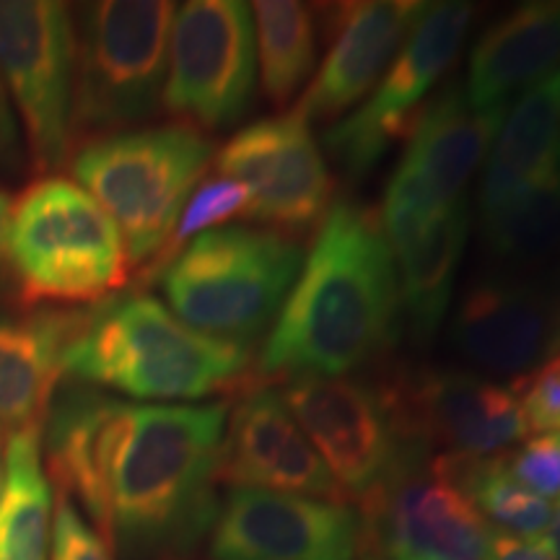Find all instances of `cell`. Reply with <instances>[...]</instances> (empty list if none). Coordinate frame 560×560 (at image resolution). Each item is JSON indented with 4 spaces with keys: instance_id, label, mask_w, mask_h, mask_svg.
Masks as SVG:
<instances>
[{
    "instance_id": "10",
    "label": "cell",
    "mask_w": 560,
    "mask_h": 560,
    "mask_svg": "<svg viewBox=\"0 0 560 560\" xmlns=\"http://www.w3.org/2000/svg\"><path fill=\"white\" fill-rule=\"evenodd\" d=\"M506 109H475L457 81L431 96L405 138L376 213L392 249L465 200L462 192L488 159Z\"/></svg>"
},
{
    "instance_id": "17",
    "label": "cell",
    "mask_w": 560,
    "mask_h": 560,
    "mask_svg": "<svg viewBox=\"0 0 560 560\" xmlns=\"http://www.w3.org/2000/svg\"><path fill=\"white\" fill-rule=\"evenodd\" d=\"M219 482L346 501L312 441L291 416L280 389L252 387L229 410L221 441Z\"/></svg>"
},
{
    "instance_id": "1",
    "label": "cell",
    "mask_w": 560,
    "mask_h": 560,
    "mask_svg": "<svg viewBox=\"0 0 560 560\" xmlns=\"http://www.w3.org/2000/svg\"><path fill=\"white\" fill-rule=\"evenodd\" d=\"M395 255L376 210L332 202L265 340L270 376L338 380L369 366L400 332Z\"/></svg>"
},
{
    "instance_id": "32",
    "label": "cell",
    "mask_w": 560,
    "mask_h": 560,
    "mask_svg": "<svg viewBox=\"0 0 560 560\" xmlns=\"http://www.w3.org/2000/svg\"><path fill=\"white\" fill-rule=\"evenodd\" d=\"M511 387L520 397L529 431L560 433V355Z\"/></svg>"
},
{
    "instance_id": "28",
    "label": "cell",
    "mask_w": 560,
    "mask_h": 560,
    "mask_svg": "<svg viewBox=\"0 0 560 560\" xmlns=\"http://www.w3.org/2000/svg\"><path fill=\"white\" fill-rule=\"evenodd\" d=\"M441 467L490 527L516 537H542L556 506L511 478L501 454L495 457H457L441 454Z\"/></svg>"
},
{
    "instance_id": "6",
    "label": "cell",
    "mask_w": 560,
    "mask_h": 560,
    "mask_svg": "<svg viewBox=\"0 0 560 560\" xmlns=\"http://www.w3.org/2000/svg\"><path fill=\"white\" fill-rule=\"evenodd\" d=\"M5 265L24 304H94L128 283L120 231L73 179L39 177L11 208Z\"/></svg>"
},
{
    "instance_id": "30",
    "label": "cell",
    "mask_w": 560,
    "mask_h": 560,
    "mask_svg": "<svg viewBox=\"0 0 560 560\" xmlns=\"http://www.w3.org/2000/svg\"><path fill=\"white\" fill-rule=\"evenodd\" d=\"M501 457L516 482L545 501H560V433H537Z\"/></svg>"
},
{
    "instance_id": "11",
    "label": "cell",
    "mask_w": 560,
    "mask_h": 560,
    "mask_svg": "<svg viewBox=\"0 0 560 560\" xmlns=\"http://www.w3.org/2000/svg\"><path fill=\"white\" fill-rule=\"evenodd\" d=\"M472 16L470 3H429L374 91L330 125L325 145L346 177H369L392 145L408 138L431 91L457 62Z\"/></svg>"
},
{
    "instance_id": "38",
    "label": "cell",
    "mask_w": 560,
    "mask_h": 560,
    "mask_svg": "<svg viewBox=\"0 0 560 560\" xmlns=\"http://www.w3.org/2000/svg\"><path fill=\"white\" fill-rule=\"evenodd\" d=\"M395 560H439V558H395Z\"/></svg>"
},
{
    "instance_id": "27",
    "label": "cell",
    "mask_w": 560,
    "mask_h": 560,
    "mask_svg": "<svg viewBox=\"0 0 560 560\" xmlns=\"http://www.w3.org/2000/svg\"><path fill=\"white\" fill-rule=\"evenodd\" d=\"M482 221L486 247L511 270H535L560 255V161L548 177Z\"/></svg>"
},
{
    "instance_id": "33",
    "label": "cell",
    "mask_w": 560,
    "mask_h": 560,
    "mask_svg": "<svg viewBox=\"0 0 560 560\" xmlns=\"http://www.w3.org/2000/svg\"><path fill=\"white\" fill-rule=\"evenodd\" d=\"M26 159L24 138H21V125L13 104L9 100L3 81H0V177H13L19 174Z\"/></svg>"
},
{
    "instance_id": "21",
    "label": "cell",
    "mask_w": 560,
    "mask_h": 560,
    "mask_svg": "<svg viewBox=\"0 0 560 560\" xmlns=\"http://www.w3.org/2000/svg\"><path fill=\"white\" fill-rule=\"evenodd\" d=\"M560 70V0L522 3L488 26L467 60L465 96L501 109Z\"/></svg>"
},
{
    "instance_id": "9",
    "label": "cell",
    "mask_w": 560,
    "mask_h": 560,
    "mask_svg": "<svg viewBox=\"0 0 560 560\" xmlns=\"http://www.w3.org/2000/svg\"><path fill=\"white\" fill-rule=\"evenodd\" d=\"M73 11L55 0H0V81L34 172L52 177L73 145Z\"/></svg>"
},
{
    "instance_id": "5",
    "label": "cell",
    "mask_w": 560,
    "mask_h": 560,
    "mask_svg": "<svg viewBox=\"0 0 560 560\" xmlns=\"http://www.w3.org/2000/svg\"><path fill=\"white\" fill-rule=\"evenodd\" d=\"M304 247L265 226L195 236L161 268L172 312L192 330L247 348L268 332L296 283Z\"/></svg>"
},
{
    "instance_id": "25",
    "label": "cell",
    "mask_w": 560,
    "mask_h": 560,
    "mask_svg": "<svg viewBox=\"0 0 560 560\" xmlns=\"http://www.w3.org/2000/svg\"><path fill=\"white\" fill-rule=\"evenodd\" d=\"M52 488L42 465V425L13 431L0 495V560H47Z\"/></svg>"
},
{
    "instance_id": "22",
    "label": "cell",
    "mask_w": 560,
    "mask_h": 560,
    "mask_svg": "<svg viewBox=\"0 0 560 560\" xmlns=\"http://www.w3.org/2000/svg\"><path fill=\"white\" fill-rule=\"evenodd\" d=\"M81 310L0 314V423L13 431L42 425L62 382V359L86 322Z\"/></svg>"
},
{
    "instance_id": "29",
    "label": "cell",
    "mask_w": 560,
    "mask_h": 560,
    "mask_svg": "<svg viewBox=\"0 0 560 560\" xmlns=\"http://www.w3.org/2000/svg\"><path fill=\"white\" fill-rule=\"evenodd\" d=\"M249 213V190L242 182L229 177H215L200 182L198 190L190 195L185 210L179 213L177 226L170 244H166L164 255L153 265V272H161L166 262L172 260L177 252L190 244L195 236L206 234V231L229 226V221L240 219ZM151 272V270H149Z\"/></svg>"
},
{
    "instance_id": "36",
    "label": "cell",
    "mask_w": 560,
    "mask_h": 560,
    "mask_svg": "<svg viewBox=\"0 0 560 560\" xmlns=\"http://www.w3.org/2000/svg\"><path fill=\"white\" fill-rule=\"evenodd\" d=\"M542 540L548 542L552 558L560 560V501H558V506H556V514H552V522H550L548 532H545V535H542Z\"/></svg>"
},
{
    "instance_id": "39",
    "label": "cell",
    "mask_w": 560,
    "mask_h": 560,
    "mask_svg": "<svg viewBox=\"0 0 560 560\" xmlns=\"http://www.w3.org/2000/svg\"><path fill=\"white\" fill-rule=\"evenodd\" d=\"M366 560H384V558H376V556H366Z\"/></svg>"
},
{
    "instance_id": "35",
    "label": "cell",
    "mask_w": 560,
    "mask_h": 560,
    "mask_svg": "<svg viewBox=\"0 0 560 560\" xmlns=\"http://www.w3.org/2000/svg\"><path fill=\"white\" fill-rule=\"evenodd\" d=\"M11 195L9 190L0 187V268H3V257H5V240H9V221H11Z\"/></svg>"
},
{
    "instance_id": "20",
    "label": "cell",
    "mask_w": 560,
    "mask_h": 560,
    "mask_svg": "<svg viewBox=\"0 0 560 560\" xmlns=\"http://www.w3.org/2000/svg\"><path fill=\"white\" fill-rule=\"evenodd\" d=\"M130 402L79 382L58 384L42 418L50 478L79 503L104 540L107 475Z\"/></svg>"
},
{
    "instance_id": "34",
    "label": "cell",
    "mask_w": 560,
    "mask_h": 560,
    "mask_svg": "<svg viewBox=\"0 0 560 560\" xmlns=\"http://www.w3.org/2000/svg\"><path fill=\"white\" fill-rule=\"evenodd\" d=\"M486 560H556L542 537H516L493 529Z\"/></svg>"
},
{
    "instance_id": "24",
    "label": "cell",
    "mask_w": 560,
    "mask_h": 560,
    "mask_svg": "<svg viewBox=\"0 0 560 560\" xmlns=\"http://www.w3.org/2000/svg\"><path fill=\"white\" fill-rule=\"evenodd\" d=\"M467 231L470 213L462 200L392 249L400 285V310L418 346H431L444 325Z\"/></svg>"
},
{
    "instance_id": "12",
    "label": "cell",
    "mask_w": 560,
    "mask_h": 560,
    "mask_svg": "<svg viewBox=\"0 0 560 560\" xmlns=\"http://www.w3.org/2000/svg\"><path fill=\"white\" fill-rule=\"evenodd\" d=\"M252 5L190 0L174 13L164 109L200 132L226 130L247 115L257 89Z\"/></svg>"
},
{
    "instance_id": "16",
    "label": "cell",
    "mask_w": 560,
    "mask_h": 560,
    "mask_svg": "<svg viewBox=\"0 0 560 560\" xmlns=\"http://www.w3.org/2000/svg\"><path fill=\"white\" fill-rule=\"evenodd\" d=\"M366 556L486 560L493 527L482 520L439 457L389 482L363 506Z\"/></svg>"
},
{
    "instance_id": "31",
    "label": "cell",
    "mask_w": 560,
    "mask_h": 560,
    "mask_svg": "<svg viewBox=\"0 0 560 560\" xmlns=\"http://www.w3.org/2000/svg\"><path fill=\"white\" fill-rule=\"evenodd\" d=\"M50 560H115L100 532L79 514V506L58 493L52 514Z\"/></svg>"
},
{
    "instance_id": "13",
    "label": "cell",
    "mask_w": 560,
    "mask_h": 560,
    "mask_svg": "<svg viewBox=\"0 0 560 560\" xmlns=\"http://www.w3.org/2000/svg\"><path fill=\"white\" fill-rule=\"evenodd\" d=\"M454 353L490 376L520 382L560 355V270L475 278L450 325Z\"/></svg>"
},
{
    "instance_id": "15",
    "label": "cell",
    "mask_w": 560,
    "mask_h": 560,
    "mask_svg": "<svg viewBox=\"0 0 560 560\" xmlns=\"http://www.w3.org/2000/svg\"><path fill=\"white\" fill-rule=\"evenodd\" d=\"M363 516L348 501L229 488L208 532L210 560H359Z\"/></svg>"
},
{
    "instance_id": "26",
    "label": "cell",
    "mask_w": 560,
    "mask_h": 560,
    "mask_svg": "<svg viewBox=\"0 0 560 560\" xmlns=\"http://www.w3.org/2000/svg\"><path fill=\"white\" fill-rule=\"evenodd\" d=\"M319 9L296 0H257V73L272 107H289L293 96L312 81L319 60Z\"/></svg>"
},
{
    "instance_id": "18",
    "label": "cell",
    "mask_w": 560,
    "mask_h": 560,
    "mask_svg": "<svg viewBox=\"0 0 560 560\" xmlns=\"http://www.w3.org/2000/svg\"><path fill=\"white\" fill-rule=\"evenodd\" d=\"M429 3L359 0L330 5V47L293 109L306 122H338L374 91Z\"/></svg>"
},
{
    "instance_id": "7",
    "label": "cell",
    "mask_w": 560,
    "mask_h": 560,
    "mask_svg": "<svg viewBox=\"0 0 560 560\" xmlns=\"http://www.w3.org/2000/svg\"><path fill=\"white\" fill-rule=\"evenodd\" d=\"M177 5L100 0L73 11V138L136 130L164 107Z\"/></svg>"
},
{
    "instance_id": "37",
    "label": "cell",
    "mask_w": 560,
    "mask_h": 560,
    "mask_svg": "<svg viewBox=\"0 0 560 560\" xmlns=\"http://www.w3.org/2000/svg\"><path fill=\"white\" fill-rule=\"evenodd\" d=\"M3 480H5V467L3 462H0V495H3Z\"/></svg>"
},
{
    "instance_id": "4",
    "label": "cell",
    "mask_w": 560,
    "mask_h": 560,
    "mask_svg": "<svg viewBox=\"0 0 560 560\" xmlns=\"http://www.w3.org/2000/svg\"><path fill=\"white\" fill-rule=\"evenodd\" d=\"M215 159L213 140L185 122L89 138L70 174L120 231L130 268H153L179 213Z\"/></svg>"
},
{
    "instance_id": "8",
    "label": "cell",
    "mask_w": 560,
    "mask_h": 560,
    "mask_svg": "<svg viewBox=\"0 0 560 560\" xmlns=\"http://www.w3.org/2000/svg\"><path fill=\"white\" fill-rule=\"evenodd\" d=\"M280 395L346 501L366 506L389 482L429 459V444L397 387L350 376H299Z\"/></svg>"
},
{
    "instance_id": "23",
    "label": "cell",
    "mask_w": 560,
    "mask_h": 560,
    "mask_svg": "<svg viewBox=\"0 0 560 560\" xmlns=\"http://www.w3.org/2000/svg\"><path fill=\"white\" fill-rule=\"evenodd\" d=\"M560 161V70L524 91L490 143L480 182V219L537 185Z\"/></svg>"
},
{
    "instance_id": "2",
    "label": "cell",
    "mask_w": 560,
    "mask_h": 560,
    "mask_svg": "<svg viewBox=\"0 0 560 560\" xmlns=\"http://www.w3.org/2000/svg\"><path fill=\"white\" fill-rule=\"evenodd\" d=\"M229 405H130L107 475L104 542L128 560H185L219 511Z\"/></svg>"
},
{
    "instance_id": "14",
    "label": "cell",
    "mask_w": 560,
    "mask_h": 560,
    "mask_svg": "<svg viewBox=\"0 0 560 560\" xmlns=\"http://www.w3.org/2000/svg\"><path fill=\"white\" fill-rule=\"evenodd\" d=\"M215 170L249 190L247 219L293 240L319 229L335 202L330 164L296 109L234 132L215 153Z\"/></svg>"
},
{
    "instance_id": "3",
    "label": "cell",
    "mask_w": 560,
    "mask_h": 560,
    "mask_svg": "<svg viewBox=\"0 0 560 560\" xmlns=\"http://www.w3.org/2000/svg\"><path fill=\"white\" fill-rule=\"evenodd\" d=\"M249 363V348L192 330L159 299L130 293L89 310L62 376L136 400L192 402L236 387Z\"/></svg>"
},
{
    "instance_id": "19",
    "label": "cell",
    "mask_w": 560,
    "mask_h": 560,
    "mask_svg": "<svg viewBox=\"0 0 560 560\" xmlns=\"http://www.w3.org/2000/svg\"><path fill=\"white\" fill-rule=\"evenodd\" d=\"M400 395L425 444L457 457H495L529 433L514 387L472 371H423Z\"/></svg>"
}]
</instances>
